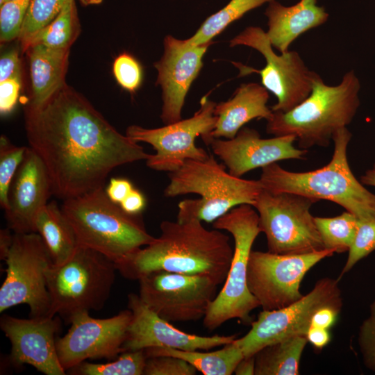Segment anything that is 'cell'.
<instances>
[{
    "label": "cell",
    "instance_id": "49",
    "mask_svg": "<svg viewBox=\"0 0 375 375\" xmlns=\"http://www.w3.org/2000/svg\"><path fill=\"white\" fill-rule=\"evenodd\" d=\"M11 1V0H5V2H6V1ZM5 2H4V3H5Z\"/></svg>",
    "mask_w": 375,
    "mask_h": 375
},
{
    "label": "cell",
    "instance_id": "7",
    "mask_svg": "<svg viewBox=\"0 0 375 375\" xmlns=\"http://www.w3.org/2000/svg\"><path fill=\"white\" fill-rule=\"evenodd\" d=\"M212 226L230 233L234 248L224 285L203 318V326L208 331H214L233 319L250 322L251 312L260 306L247 282L251 248L260 233L257 211L249 204L238 206L215 220Z\"/></svg>",
    "mask_w": 375,
    "mask_h": 375
},
{
    "label": "cell",
    "instance_id": "40",
    "mask_svg": "<svg viewBox=\"0 0 375 375\" xmlns=\"http://www.w3.org/2000/svg\"><path fill=\"white\" fill-rule=\"evenodd\" d=\"M19 53L16 49H10L0 58V82L13 78H21V67Z\"/></svg>",
    "mask_w": 375,
    "mask_h": 375
},
{
    "label": "cell",
    "instance_id": "45",
    "mask_svg": "<svg viewBox=\"0 0 375 375\" xmlns=\"http://www.w3.org/2000/svg\"><path fill=\"white\" fill-rule=\"evenodd\" d=\"M9 228L0 231V258L5 260L13 241V234Z\"/></svg>",
    "mask_w": 375,
    "mask_h": 375
},
{
    "label": "cell",
    "instance_id": "35",
    "mask_svg": "<svg viewBox=\"0 0 375 375\" xmlns=\"http://www.w3.org/2000/svg\"><path fill=\"white\" fill-rule=\"evenodd\" d=\"M31 0H11L0 7V40L1 43L18 38Z\"/></svg>",
    "mask_w": 375,
    "mask_h": 375
},
{
    "label": "cell",
    "instance_id": "30",
    "mask_svg": "<svg viewBox=\"0 0 375 375\" xmlns=\"http://www.w3.org/2000/svg\"><path fill=\"white\" fill-rule=\"evenodd\" d=\"M315 221L326 249L338 253L349 251L358 227L356 216L345 211L333 217H315Z\"/></svg>",
    "mask_w": 375,
    "mask_h": 375
},
{
    "label": "cell",
    "instance_id": "9",
    "mask_svg": "<svg viewBox=\"0 0 375 375\" xmlns=\"http://www.w3.org/2000/svg\"><path fill=\"white\" fill-rule=\"evenodd\" d=\"M316 202L297 194L261 191L253 207L258 214L268 251L292 255L326 249L310 212Z\"/></svg>",
    "mask_w": 375,
    "mask_h": 375
},
{
    "label": "cell",
    "instance_id": "16",
    "mask_svg": "<svg viewBox=\"0 0 375 375\" xmlns=\"http://www.w3.org/2000/svg\"><path fill=\"white\" fill-rule=\"evenodd\" d=\"M132 317L128 308L105 319L94 318L89 312L74 315L67 333L56 339L62 367L67 372L88 359L118 357L124 352Z\"/></svg>",
    "mask_w": 375,
    "mask_h": 375
},
{
    "label": "cell",
    "instance_id": "38",
    "mask_svg": "<svg viewBox=\"0 0 375 375\" xmlns=\"http://www.w3.org/2000/svg\"><path fill=\"white\" fill-rule=\"evenodd\" d=\"M358 343L366 368L375 372V299L369 306V315L359 328Z\"/></svg>",
    "mask_w": 375,
    "mask_h": 375
},
{
    "label": "cell",
    "instance_id": "18",
    "mask_svg": "<svg viewBox=\"0 0 375 375\" xmlns=\"http://www.w3.org/2000/svg\"><path fill=\"white\" fill-rule=\"evenodd\" d=\"M61 319L58 315L29 319L2 315L0 328L11 343L10 362L17 367L30 365L46 375H65L56 349Z\"/></svg>",
    "mask_w": 375,
    "mask_h": 375
},
{
    "label": "cell",
    "instance_id": "24",
    "mask_svg": "<svg viewBox=\"0 0 375 375\" xmlns=\"http://www.w3.org/2000/svg\"><path fill=\"white\" fill-rule=\"evenodd\" d=\"M69 50L38 44L28 47L25 52L29 60L31 92L26 104H42L65 83Z\"/></svg>",
    "mask_w": 375,
    "mask_h": 375
},
{
    "label": "cell",
    "instance_id": "34",
    "mask_svg": "<svg viewBox=\"0 0 375 375\" xmlns=\"http://www.w3.org/2000/svg\"><path fill=\"white\" fill-rule=\"evenodd\" d=\"M375 251V216L359 219L357 233L340 278L349 272L360 260Z\"/></svg>",
    "mask_w": 375,
    "mask_h": 375
},
{
    "label": "cell",
    "instance_id": "44",
    "mask_svg": "<svg viewBox=\"0 0 375 375\" xmlns=\"http://www.w3.org/2000/svg\"><path fill=\"white\" fill-rule=\"evenodd\" d=\"M308 342L317 349H322L331 340V335L328 328L310 326L306 335Z\"/></svg>",
    "mask_w": 375,
    "mask_h": 375
},
{
    "label": "cell",
    "instance_id": "12",
    "mask_svg": "<svg viewBox=\"0 0 375 375\" xmlns=\"http://www.w3.org/2000/svg\"><path fill=\"white\" fill-rule=\"evenodd\" d=\"M216 103L207 95L201 98L200 108L192 117L181 119L156 128H145L131 125L126 135L136 142L151 144L156 151L146 160L147 165L154 170L172 172L188 159L203 160L210 153L195 144V139L201 136L205 144L212 138L217 117L214 115Z\"/></svg>",
    "mask_w": 375,
    "mask_h": 375
},
{
    "label": "cell",
    "instance_id": "22",
    "mask_svg": "<svg viewBox=\"0 0 375 375\" xmlns=\"http://www.w3.org/2000/svg\"><path fill=\"white\" fill-rule=\"evenodd\" d=\"M265 15L268 19L267 35L280 53L289 51L290 44L301 35L328 19V14L317 5V0H300L290 6L274 0L269 3Z\"/></svg>",
    "mask_w": 375,
    "mask_h": 375
},
{
    "label": "cell",
    "instance_id": "42",
    "mask_svg": "<svg viewBox=\"0 0 375 375\" xmlns=\"http://www.w3.org/2000/svg\"><path fill=\"white\" fill-rule=\"evenodd\" d=\"M341 309L331 306L320 308L313 315L310 326L329 329L336 322Z\"/></svg>",
    "mask_w": 375,
    "mask_h": 375
},
{
    "label": "cell",
    "instance_id": "21",
    "mask_svg": "<svg viewBox=\"0 0 375 375\" xmlns=\"http://www.w3.org/2000/svg\"><path fill=\"white\" fill-rule=\"evenodd\" d=\"M52 194L46 167L40 156L26 147L24 158L9 188L5 212L8 228L15 233L35 232L38 212Z\"/></svg>",
    "mask_w": 375,
    "mask_h": 375
},
{
    "label": "cell",
    "instance_id": "37",
    "mask_svg": "<svg viewBox=\"0 0 375 375\" xmlns=\"http://www.w3.org/2000/svg\"><path fill=\"white\" fill-rule=\"evenodd\" d=\"M197 369L185 360L172 356L148 357L143 375H195Z\"/></svg>",
    "mask_w": 375,
    "mask_h": 375
},
{
    "label": "cell",
    "instance_id": "2",
    "mask_svg": "<svg viewBox=\"0 0 375 375\" xmlns=\"http://www.w3.org/2000/svg\"><path fill=\"white\" fill-rule=\"evenodd\" d=\"M160 235L115 263L129 280H139L156 271L204 275L218 285L224 283L233 254L230 238L221 230H208L191 219L160 223Z\"/></svg>",
    "mask_w": 375,
    "mask_h": 375
},
{
    "label": "cell",
    "instance_id": "47",
    "mask_svg": "<svg viewBox=\"0 0 375 375\" xmlns=\"http://www.w3.org/2000/svg\"><path fill=\"white\" fill-rule=\"evenodd\" d=\"M360 181L363 185L375 187V164L361 176Z\"/></svg>",
    "mask_w": 375,
    "mask_h": 375
},
{
    "label": "cell",
    "instance_id": "33",
    "mask_svg": "<svg viewBox=\"0 0 375 375\" xmlns=\"http://www.w3.org/2000/svg\"><path fill=\"white\" fill-rule=\"evenodd\" d=\"M26 147H17L2 135L0 138V205L6 211L11 181L25 154Z\"/></svg>",
    "mask_w": 375,
    "mask_h": 375
},
{
    "label": "cell",
    "instance_id": "8",
    "mask_svg": "<svg viewBox=\"0 0 375 375\" xmlns=\"http://www.w3.org/2000/svg\"><path fill=\"white\" fill-rule=\"evenodd\" d=\"M115 263L104 255L79 245L73 256L47 274L51 315L67 324L82 312L101 309L115 280Z\"/></svg>",
    "mask_w": 375,
    "mask_h": 375
},
{
    "label": "cell",
    "instance_id": "4",
    "mask_svg": "<svg viewBox=\"0 0 375 375\" xmlns=\"http://www.w3.org/2000/svg\"><path fill=\"white\" fill-rule=\"evenodd\" d=\"M351 133L347 127L335 133L334 150L330 162L319 169L294 172L276 162L262 168L260 182L272 192H290L318 201L334 202L359 219L375 216V194L372 193L351 172L347 160V147Z\"/></svg>",
    "mask_w": 375,
    "mask_h": 375
},
{
    "label": "cell",
    "instance_id": "19",
    "mask_svg": "<svg viewBox=\"0 0 375 375\" xmlns=\"http://www.w3.org/2000/svg\"><path fill=\"white\" fill-rule=\"evenodd\" d=\"M132 320L123 345L124 352L167 347L183 351L210 350L236 339V335L201 336L181 331L151 310L139 295H128Z\"/></svg>",
    "mask_w": 375,
    "mask_h": 375
},
{
    "label": "cell",
    "instance_id": "26",
    "mask_svg": "<svg viewBox=\"0 0 375 375\" xmlns=\"http://www.w3.org/2000/svg\"><path fill=\"white\" fill-rule=\"evenodd\" d=\"M235 340L222 348L212 351H183L167 347L144 349L147 358L172 356L182 358L194 366L203 375H231L244 357Z\"/></svg>",
    "mask_w": 375,
    "mask_h": 375
},
{
    "label": "cell",
    "instance_id": "41",
    "mask_svg": "<svg viewBox=\"0 0 375 375\" xmlns=\"http://www.w3.org/2000/svg\"><path fill=\"white\" fill-rule=\"evenodd\" d=\"M133 188L134 187L128 180L112 178L105 190L108 198L112 202L119 205Z\"/></svg>",
    "mask_w": 375,
    "mask_h": 375
},
{
    "label": "cell",
    "instance_id": "3",
    "mask_svg": "<svg viewBox=\"0 0 375 375\" xmlns=\"http://www.w3.org/2000/svg\"><path fill=\"white\" fill-rule=\"evenodd\" d=\"M360 81L353 70L336 85L324 83L315 72L308 97L288 112H274L266 131L274 136L293 135L298 147H327L338 130L347 127L360 106Z\"/></svg>",
    "mask_w": 375,
    "mask_h": 375
},
{
    "label": "cell",
    "instance_id": "43",
    "mask_svg": "<svg viewBox=\"0 0 375 375\" xmlns=\"http://www.w3.org/2000/svg\"><path fill=\"white\" fill-rule=\"evenodd\" d=\"M145 205L144 196L135 188L119 204L125 212L131 215H139L144 210Z\"/></svg>",
    "mask_w": 375,
    "mask_h": 375
},
{
    "label": "cell",
    "instance_id": "20",
    "mask_svg": "<svg viewBox=\"0 0 375 375\" xmlns=\"http://www.w3.org/2000/svg\"><path fill=\"white\" fill-rule=\"evenodd\" d=\"M295 142L291 135L264 139L256 130L242 127L233 139L211 138L206 144L224 162L231 174L241 177L252 169L278 161L304 159L308 150L294 147Z\"/></svg>",
    "mask_w": 375,
    "mask_h": 375
},
{
    "label": "cell",
    "instance_id": "23",
    "mask_svg": "<svg viewBox=\"0 0 375 375\" xmlns=\"http://www.w3.org/2000/svg\"><path fill=\"white\" fill-rule=\"evenodd\" d=\"M269 97V91L262 85L241 84L231 98L216 104L214 115L217 121L211 137L231 140L252 119L267 120L273 112L267 105Z\"/></svg>",
    "mask_w": 375,
    "mask_h": 375
},
{
    "label": "cell",
    "instance_id": "46",
    "mask_svg": "<svg viewBox=\"0 0 375 375\" xmlns=\"http://www.w3.org/2000/svg\"><path fill=\"white\" fill-rule=\"evenodd\" d=\"M234 373L237 375H254L255 358L253 356L244 357L238 364Z\"/></svg>",
    "mask_w": 375,
    "mask_h": 375
},
{
    "label": "cell",
    "instance_id": "29",
    "mask_svg": "<svg viewBox=\"0 0 375 375\" xmlns=\"http://www.w3.org/2000/svg\"><path fill=\"white\" fill-rule=\"evenodd\" d=\"M274 0H231L217 12L209 16L188 41L195 45L211 42L232 22L240 19L249 11Z\"/></svg>",
    "mask_w": 375,
    "mask_h": 375
},
{
    "label": "cell",
    "instance_id": "27",
    "mask_svg": "<svg viewBox=\"0 0 375 375\" xmlns=\"http://www.w3.org/2000/svg\"><path fill=\"white\" fill-rule=\"evenodd\" d=\"M305 335L288 338L269 344L255 355L254 375H298L308 343Z\"/></svg>",
    "mask_w": 375,
    "mask_h": 375
},
{
    "label": "cell",
    "instance_id": "15",
    "mask_svg": "<svg viewBox=\"0 0 375 375\" xmlns=\"http://www.w3.org/2000/svg\"><path fill=\"white\" fill-rule=\"evenodd\" d=\"M138 281L141 300L169 322L203 318L217 294L218 285L204 275L156 271Z\"/></svg>",
    "mask_w": 375,
    "mask_h": 375
},
{
    "label": "cell",
    "instance_id": "6",
    "mask_svg": "<svg viewBox=\"0 0 375 375\" xmlns=\"http://www.w3.org/2000/svg\"><path fill=\"white\" fill-rule=\"evenodd\" d=\"M62 211L76 233L78 244L117 263L154 237L138 215L125 212L112 202L103 188L63 201Z\"/></svg>",
    "mask_w": 375,
    "mask_h": 375
},
{
    "label": "cell",
    "instance_id": "48",
    "mask_svg": "<svg viewBox=\"0 0 375 375\" xmlns=\"http://www.w3.org/2000/svg\"><path fill=\"white\" fill-rule=\"evenodd\" d=\"M84 6L97 5L101 3L103 0H78Z\"/></svg>",
    "mask_w": 375,
    "mask_h": 375
},
{
    "label": "cell",
    "instance_id": "32",
    "mask_svg": "<svg viewBox=\"0 0 375 375\" xmlns=\"http://www.w3.org/2000/svg\"><path fill=\"white\" fill-rule=\"evenodd\" d=\"M69 0H31L18 40L25 52L35 35L51 22Z\"/></svg>",
    "mask_w": 375,
    "mask_h": 375
},
{
    "label": "cell",
    "instance_id": "5",
    "mask_svg": "<svg viewBox=\"0 0 375 375\" xmlns=\"http://www.w3.org/2000/svg\"><path fill=\"white\" fill-rule=\"evenodd\" d=\"M169 178L165 197L187 194L201 197L178 203V221L197 219L213 223L238 206H253L263 190L259 180L244 179L226 172L211 154L203 160H186L178 169L169 172Z\"/></svg>",
    "mask_w": 375,
    "mask_h": 375
},
{
    "label": "cell",
    "instance_id": "14",
    "mask_svg": "<svg viewBox=\"0 0 375 375\" xmlns=\"http://www.w3.org/2000/svg\"><path fill=\"white\" fill-rule=\"evenodd\" d=\"M334 253L331 249L292 255L251 251L247 268L248 288L262 310L288 306L303 296L300 286L306 273Z\"/></svg>",
    "mask_w": 375,
    "mask_h": 375
},
{
    "label": "cell",
    "instance_id": "25",
    "mask_svg": "<svg viewBox=\"0 0 375 375\" xmlns=\"http://www.w3.org/2000/svg\"><path fill=\"white\" fill-rule=\"evenodd\" d=\"M34 227L46 244L53 265L69 259L79 246L73 227L55 201L47 203L38 212Z\"/></svg>",
    "mask_w": 375,
    "mask_h": 375
},
{
    "label": "cell",
    "instance_id": "28",
    "mask_svg": "<svg viewBox=\"0 0 375 375\" xmlns=\"http://www.w3.org/2000/svg\"><path fill=\"white\" fill-rule=\"evenodd\" d=\"M80 32L75 0H69L56 18L35 35L30 45L38 44L53 49H70Z\"/></svg>",
    "mask_w": 375,
    "mask_h": 375
},
{
    "label": "cell",
    "instance_id": "31",
    "mask_svg": "<svg viewBox=\"0 0 375 375\" xmlns=\"http://www.w3.org/2000/svg\"><path fill=\"white\" fill-rule=\"evenodd\" d=\"M147 356L144 350L125 351L106 363L83 361L67 372L73 375H143Z\"/></svg>",
    "mask_w": 375,
    "mask_h": 375
},
{
    "label": "cell",
    "instance_id": "1",
    "mask_svg": "<svg viewBox=\"0 0 375 375\" xmlns=\"http://www.w3.org/2000/svg\"><path fill=\"white\" fill-rule=\"evenodd\" d=\"M24 120L29 147L63 201L103 188L113 169L150 156L66 83L42 104H26Z\"/></svg>",
    "mask_w": 375,
    "mask_h": 375
},
{
    "label": "cell",
    "instance_id": "13",
    "mask_svg": "<svg viewBox=\"0 0 375 375\" xmlns=\"http://www.w3.org/2000/svg\"><path fill=\"white\" fill-rule=\"evenodd\" d=\"M339 279L325 277L318 280L308 294L282 308L262 310L251 323L249 332L235 340L244 356H253L263 347L279 340L306 336L315 313L323 307L342 308Z\"/></svg>",
    "mask_w": 375,
    "mask_h": 375
},
{
    "label": "cell",
    "instance_id": "10",
    "mask_svg": "<svg viewBox=\"0 0 375 375\" xmlns=\"http://www.w3.org/2000/svg\"><path fill=\"white\" fill-rule=\"evenodd\" d=\"M13 233L4 260L6 276L0 288V312L25 303L30 317L51 316L47 274L53 264L49 250L36 232Z\"/></svg>",
    "mask_w": 375,
    "mask_h": 375
},
{
    "label": "cell",
    "instance_id": "39",
    "mask_svg": "<svg viewBox=\"0 0 375 375\" xmlns=\"http://www.w3.org/2000/svg\"><path fill=\"white\" fill-rule=\"evenodd\" d=\"M22 86L20 77L0 82V112L2 115L10 113L17 104Z\"/></svg>",
    "mask_w": 375,
    "mask_h": 375
},
{
    "label": "cell",
    "instance_id": "17",
    "mask_svg": "<svg viewBox=\"0 0 375 375\" xmlns=\"http://www.w3.org/2000/svg\"><path fill=\"white\" fill-rule=\"evenodd\" d=\"M213 42L195 45L172 35L164 38V52L154 63L156 83L162 88L161 119L167 125L181 119L186 95L203 67V57Z\"/></svg>",
    "mask_w": 375,
    "mask_h": 375
},
{
    "label": "cell",
    "instance_id": "11",
    "mask_svg": "<svg viewBox=\"0 0 375 375\" xmlns=\"http://www.w3.org/2000/svg\"><path fill=\"white\" fill-rule=\"evenodd\" d=\"M230 47L243 45L260 53L266 62L261 69H256L239 63L235 65L244 76L256 72L261 78V85L276 97L272 107L274 112H286L306 99L312 90L314 71L305 64L296 51L277 54L274 51L265 31L258 26H248L234 37Z\"/></svg>",
    "mask_w": 375,
    "mask_h": 375
},
{
    "label": "cell",
    "instance_id": "36",
    "mask_svg": "<svg viewBox=\"0 0 375 375\" xmlns=\"http://www.w3.org/2000/svg\"><path fill=\"white\" fill-rule=\"evenodd\" d=\"M112 72L119 85L130 92H135L142 84V68L139 62L128 53H121L115 59Z\"/></svg>",
    "mask_w": 375,
    "mask_h": 375
}]
</instances>
